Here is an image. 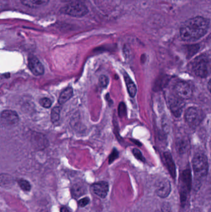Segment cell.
Listing matches in <instances>:
<instances>
[{
    "label": "cell",
    "mask_w": 211,
    "mask_h": 212,
    "mask_svg": "<svg viewBox=\"0 0 211 212\" xmlns=\"http://www.w3.org/2000/svg\"><path fill=\"white\" fill-rule=\"evenodd\" d=\"M210 21L202 16H196L183 22L179 29V34L183 41L192 42L201 38L209 29Z\"/></svg>",
    "instance_id": "1"
},
{
    "label": "cell",
    "mask_w": 211,
    "mask_h": 212,
    "mask_svg": "<svg viewBox=\"0 0 211 212\" xmlns=\"http://www.w3.org/2000/svg\"><path fill=\"white\" fill-rule=\"evenodd\" d=\"M60 13L74 18H82L85 16L88 13L89 9L85 3L79 0H73L62 6Z\"/></svg>",
    "instance_id": "2"
},
{
    "label": "cell",
    "mask_w": 211,
    "mask_h": 212,
    "mask_svg": "<svg viewBox=\"0 0 211 212\" xmlns=\"http://www.w3.org/2000/svg\"><path fill=\"white\" fill-rule=\"evenodd\" d=\"M193 168L195 179L201 181L206 178L208 172V162L206 156L202 153H198L193 159Z\"/></svg>",
    "instance_id": "3"
},
{
    "label": "cell",
    "mask_w": 211,
    "mask_h": 212,
    "mask_svg": "<svg viewBox=\"0 0 211 212\" xmlns=\"http://www.w3.org/2000/svg\"><path fill=\"white\" fill-rule=\"evenodd\" d=\"M209 61L204 55H201L196 57L191 63L190 68L195 75L205 78L208 75L209 71Z\"/></svg>",
    "instance_id": "4"
},
{
    "label": "cell",
    "mask_w": 211,
    "mask_h": 212,
    "mask_svg": "<svg viewBox=\"0 0 211 212\" xmlns=\"http://www.w3.org/2000/svg\"><path fill=\"white\" fill-rule=\"evenodd\" d=\"M204 113L198 107H191L186 111L185 118L186 122L191 127H197L201 123L204 118Z\"/></svg>",
    "instance_id": "5"
},
{
    "label": "cell",
    "mask_w": 211,
    "mask_h": 212,
    "mask_svg": "<svg viewBox=\"0 0 211 212\" xmlns=\"http://www.w3.org/2000/svg\"><path fill=\"white\" fill-rule=\"evenodd\" d=\"M19 120V118L16 112L10 110H6L1 113L0 122L1 125L5 127H11L16 125Z\"/></svg>",
    "instance_id": "6"
},
{
    "label": "cell",
    "mask_w": 211,
    "mask_h": 212,
    "mask_svg": "<svg viewBox=\"0 0 211 212\" xmlns=\"http://www.w3.org/2000/svg\"><path fill=\"white\" fill-rule=\"evenodd\" d=\"M168 103L171 112L175 117H178L181 115L185 105L183 99L179 98L177 95H171L168 99Z\"/></svg>",
    "instance_id": "7"
},
{
    "label": "cell",
    "mask_w": 211,
    "mask_h": 212,
    "mask_svg": "<svg viewBox=\"0 0 211 212\" xmlns=\"http://www.w3.org/2000/svg\"><path fill=\"white\" fill-rule=\"evenodd\" d=\"M176 95L185 100L188 99L192 97L193 91L190 85L184 81H179L175 86Z\"/></svg>",
    "instance_id": "8"
},
{
    "label": "cell",
    "mask_w": 211,
    "mask_h": 212,
    "mask_svg": "<svg viewBox=\"0 0 211 212\" xmlns=\"http://www.w3.org/2000/svg\"><path fill=\"white\" fill-rule=\"evenodd\" d=\"M28 66L34 75L41 76L44 73V67L38 59L34 55L28 58Z\"/></svg>",
    "instance_id": "9"
},
{
    "label": "cell",
    "mask_w": 211,
    "mask_h": 212,
    "mask_svg": "<svg viewBox=\"0 0 211 212\" xmlns=\"http://www.w3.org/2000/svg\"><path fill=\"white\" fill-rule=\"evenodd\" d=\"M191 174L188 170L183 172L181 176V201H185L186 198V194L188 193L191 188Z\"/></svg>",
    "instance_id": "10"
},
{
    "label": "cell",
    "mask_w": 211,
    "mask_h": 212,
    "mask_svg": "<svg viewBox=\"0 0 211 212\" xmlns=\"http://www.w3.org/2000/svg\"><path fill=\"white\" fill-rule=\"evenodd\" d=\"M91 188L92 192L101 198L106 197L109 190V186L107 182L100 181L93 184Z\"/></svg>",
    "instance_id": "11"
},
{
    "label": "cell",
    "mask_w": 211,
    "mask_h": 212,
    "mask_svg": "<svg viewBox=\"0 0 211 212\" xmlns=\"http://www.w3.org/2000/svg\"><path fill=\"white\" fill-rule=\"evenodd\" d=\"M171 185L167 179L162 180L159 183L156 188V193L161 198H165L170 193Z\"/></svg>",
    "instance_id": "12"
},
{
    "label": "cell",
    "mask_w": 211,
    "mask_h": 212,
    "mask_svg": "<svg viewBox=\"0 0 211 212\" xmlns=\"http://www.w3.org/2000/svg\"><path fill=\"white\" fill-rule=\"evenodd\" d=\"M23 5L30 8H38L47 5L50 0H20Z\"/></svg>",
    "instance_id": "13"
},
{
    "label": "cell",
    "mask_w": 211,
    "mask_h": 212,
    "mask_svg": "<svg viewBox=\"0 0 211 212\" xmlns=\"http://www.w3.org/2000/svg\"><path fill=\"white\" fill-rule=\"evenodd\" d=\"M163 156L165 161L166 166L168 170H169L170 175L172 176V178L175 179L176 176V167L172 157H171L170 153L169 152H166L164 153Z\"/></svg>",
    "instance_id": "14"
},
{
    "label": "cell",
    "mask_w": 211,
    "mask_h": 212,
    "mask_svg": "<svg viewBox=\"0 0 211 212\" xmlns=\"http://www.w3.org/2000/svg\"><path fill=\"white\" fill-rule=\"evenodd\" d=\"M73 95V89L71 86H68L62 91L58 97V103L60 105L65 104L66 102L69 101L72 97Z\"/></svg>",
    "instance_id": "15"
},
{
    "label": "cell",
    "mask_w": 211,
    "mask_h": 212,
    "mask_svg": "<svg viewBox=\"0 0 211 212\" xmlns=\"http://www.w3.org/2000/svg\"><path fill=\"white\" fill-rule=\"evenodd\" d=\"M124 79L125 81V83L126 85V88L128 92L131 97H134L137 92V88L134 84V82L132 81L131 78L129 76L128 74L125 73L124 74Z\"/></svg>",
    "instance_id": "16"
},
{
    "label": "cell",
    "mask_w": 211,
    "mask_h": 212,
    "mask_svg": "<svg viewBox=\"0 0 211 212\" xmlns=\"http://www.w3.org/2000/svg\"><path fill=\"white\" fill-rule=\"evenodd\" d=\"M86 187L79 184H76L75 185H74L71 189L72 197L75 199H77L81 197V196L84 195L86 193Z\"/></svg>",
    "instance_id": "17"
},
{
    "label": "cell",
    "mask_w": 211,
    "mask_h": 212,
    "mask_svg": "<svg viewBox=\"0 0 211 212\" xmlns=\"http://www.w3.org/2000/svg\"><path fill=\"white\" fill-rule=\"evenodd\" d=\"M61 110V106H56V107H53V109L52 110L50 117L51 121H52L53 123L57 122L60 120Z\"/></svg>",
    "instance_id": "18"
},
{
    "label": "cell",
    "mask_w": 211,
    "mask_h": 212,
    "mask_svg": "<svg viewBox=\"0 0 211 212\" xmlns=\"http://www.w3.org/2000/svg\"><path fill=\"white\" fill-rule=\"evenodd\" d=\"M36 133H35V135L32 136V138H33L32 141H33L34 144H35L36 145L37 144L39 148H40V147L44 148L46 145L45 143H47V140L45 139V140L39 141V139H40L43 135L40 136V134H39V133H38L37 135H36Z\"/></svg>",
    "instance_id": "19"
},
{
    "label": "cell",
    "mask_w": 211,
    "mask_h": 212,
    "mask_svg": "<svg viewBox=\"0 0 211 212\" xmlns=\"http://www.w3.org/2000/svg\"><path fill=\"white\" fill-rule=\"evenodd\" d=\"M17 183L22 190L25 192H29L31 190V184L28 180L21 179L18 180Z\"/></svg>",
    "instance_id": "20"
},
{
    "label": "cell",
    "mask_w": 211,
    "mask_h": 212,
    "mask_svg": "<svg viewBox=\"0 0 211 212\" xmlns=\"http://www.w3.org/2000/svg\"><path fill=\"white\" fill-rule=\"evenodd\" d=\"M39 103H40V104L43 107L46 108V109L50 108L52 104V101H51V100L47 97L42 98V99L40 100V101H39Z\"/></svg>",
    "instance_id": "21"
},
{
    "label": "cell",
    "mask_w": 211,
    "mask_h": 212,
    "mask_svg": "<svg viewBox=\"0 0 211 212\" xmlns=\"http://www.w3.org/2000/svg\"><path fill=\"white\" fill-rule=\"evenodd\" d=\"M109 80L107 76L105 75L100 76L99 78V84L101 88H106L108 84Z\"/></svg>",
    "instance_id": "22"
},
{
    "label": "cell",
    "mask_w": 211,
    "mask_h": 212,
    "mask_svg": "<svg viewBox=\"0 0 211 212\" xmlns=\"http://www.w3.org/2000/svg\"><path fill=\"white\" fill-rule=\"evenodd\" d=\"M126 108L124 103H121L118 105V114L119 115L122 117L126 115Z\"/></svg>",
    "instance_id": "23"
},
{
    "label": "cell",
    "mask_w": 211,
    "mask_h": 212,
    "mask_svg": "<svg viewBox=\"0 0 211 212\" xmlns=\"http://www.w3.org/2000/svg\"><path fill=\"white\" fill-rule=\"evenodd\" d=\"M118 152L117 151L116 149H113V151L112 152V153L110 154V156H109V159H108V163L109 164H112L114 161L118 158Z\"/></svg>",
    "instance_id": "24"
},
{
    "label": "cell",
    "mask_w": 211,
    "mask_h": 212,
    "mask_svg": "<svg viewBox=\"0 0 211 212\" xmlns=\"http://www.w3.org/2000/svg\"><path fill=\"white\" fill-rule=\"evenodd\" d=\"M89 202H90V199L88 197H85L83 198H81L79 200V201H78V206L81 208H83V207L87 206L89 203Z\"/></svg>",
    "instance_id": "25"
},
{
    "label": "cell",
    "mask_w": 211,
    "mask_h": 212,
    "mask_svg": "<svg viewBox=\"0 0 211 212\" xmlns=\"http://www.w3.org/2000/svg\"><path fill=\"white\" fill-rule=\"evenodd\" d=\"M132 153H133L134 156L138 159L141 161H145L141 152H140L139 150H138V149H134V150H132Z\"/></svg>",
    "instance_id": "26"
},
{
    "label": "cell",
    "mask_w": 211,
    "mask_h": 212,
    "mask_svg": "<svg viewBox=\"0 0 211 212\" xmlns=\"http://www.w3.org/2000/svg\"><path fill=\"white\" fill-rule=\"evenodd\" d=\"M170 210L171 208L169 203H165L163 204L162 207V212H170Z\"/></svg>",
    "instance_id": "27"
},
{
    "label": "cell",
    "mask_w": 211,
    "mask_h": 212,
    "mask_svg": "<svg viewBox=\"0 0 211 212\" xmlns=\"http://www.w3.org/2000/svg\"><path fill=\"white\" fill-rule=\"evenodd\" d=\"M60 212H71L66 207H62L60 209Z\"/></svg>",
    "instance_id": "28"
},
{
    "label": "cell",
    "mask_w": 211,
    "mask_h": 212,
    "mask_svg": "<svg viewBox=\"0 0 211 212\" xmlns=\"http://www.w3.org/2000/svg\"><path fill=\"white\" fill-rule=\"evenodd\" d=\"M208 89H209V91L211 92V79L208 82Z\"/></svg>",
    "instance_id": "29"
},
{
    "label": "cell",
    "mask_w": 211,
    "mask_h": 212,
    "mask_svg": "<svg viewBox=\"0 0 211 212\" xmlns=\"http://www.w3.org/2000/svg\"><path fill=\"white\" fill-rule=\"evenodd\" d=\"M61 1H63V2H68V3H69V2H71V1H73V0H61Z\"/></svg>",
    "instance_id": "30"
}]
</instances>
